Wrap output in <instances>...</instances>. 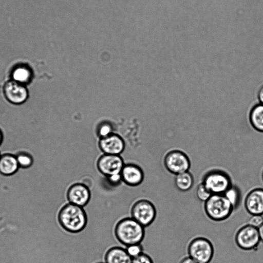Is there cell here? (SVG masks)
<instances>
[{"instance_id":"obj_17","label":"cell","mask_w":263,"mask_h":263,"mask_svg":"<svg viewBox=\"0 0 263 263\" xmlns=\"http://www.w3.org/2000/svg\"><path fill=\"white\" fill-rule=\"evenodd\" d=\"M18 166L15 155L10 153L1 154L0 157V173L5 176H11L18 170Z\"/></svg>"},{"instance_id":"obj_2","label":"cell","mask_w":263,"mask_h":263,"mask_svg":"<svg viewBox=\"0 0 263 263\" xmlns=\"http://www.w3.org/2000/svg\"><path fill=\"white\" fill-rule=\"evenodd\" d=\"M114 233L118 241L127 247L141 243L145 236V228L132 217H126L117 223Z\"/></svg>"},{"instance_id":"obj_7","label":"cell","mask_w":263,"mask_h":263,"mask_svg":"<svg viewBox=\"0 0 263 263\" xmlns=\"http://www.w3.org/2000/svg\"><path fill=\"white\" fill-rule=\"evenodd\" d=\"M164 165L166 170L174 175L189 171L191 161L188 156L180 150L168 152L164 158Z\"/></svg>"},{"instance_id":"obj_24","label":"cell","mask_w":263,"mask_h":263,"mask_svg":"<svg viewBox=\"0 0 263 263\" xmlns=\"http://www.w3.org/2000/svg\"><path fill=\"white\" fill-rule=\"evenodd\" d=\"M98 133L101 138L106 137L112 134V128L110 124L104 123L99 125Z\"/></svg>"},{"instance_id":"obj_33","label":"cell","mask_w":263,"mask_h":263,"mask_svg":"<svg viewBox=\"0 0 263 263\" xmlns=\"http://www.w3.org/2000/svg\"><path fill=\"white\" fill-rule=\"evenodd\" d=\"M98 263H105V262H98Z\"/></svg>"},{"instance_id":"obj_20","label":"cell","mask_w":263,"mask_h":263,"mask_svg":"<svg viewBox=\"0 0 263 263\" xmlns=\"http://www.w3.org/2000/svg\"><path fill=\"white\" fill-rule=\"evenodd\" d=\"M223 195L232 205L234 210L238 208L241 202V194L237 186L232 184Z\"/></svg>"},{"instance_id":"obj_30","label":"cell","mask_w":263,"mask_h":263,"mask_svg":"<svg viewBox=\"0 0 263 263\" xmlns=\"http://www.w3.org/2000/svg\"><path fill=\"white\" fill-rule=\"evenodd\" d=\"M258 234L260 241L263 242V223L258 228Z\"/></svg>"},{"instance_id":"obj_14","label":"cell","mask_w":263,"mask_h":263,"mask_svg":"<svg viewBox=\"0 0 263 263\" xmlns=\"http://www.w3.org/2000/svg\"><path fill=\"white\" fill-rule=\"evenodd\" d=\"M124 146L123 139L114 134L101 138L99 141L100 148L105 154L120 155L123 152Z\"/></svg>"},{"instance_id":"obj_31","label":"cell","mask_w":263,"mask_h":263,"mask_svg":"<svg viewBox=\"0 0 263 263\" xmlns=\"http://www.w3.org/2000/svg\"><path fill=\"white\" fill-rule=\"evenodd\" d=\"M3 139V135L2 131L0 129V145L1 144Z\"/></svg>"},{"instance_id":"obj_28","label":"cell","mask_w":263,"mask_h":263,"mask_svg":"<svg viewBox=\"0 0 263 263\" xmlns=\"http://www.w3.org/2000/svg\"><path fill=\"white\" fill-rule=\"evenodd\" d=\"M257 98L259 103L263 104V85L260 86L258 90Z\"/></svg>"},{"instance_id":"obj_32","label":"cell","mask_w":263,"mask_h":263,"mask_svg":"<svg viewBox=\"0 0 263 263\" xmlns=\"http://www.w3.org/2000/svg\"><path fill=\"white\" fill-rule=\"evenodd\" d=\"M262 181H263V171H262Z\"/></svg>"},{"instance_id":"obj_34","label":"cell","mask_w":263,"mask_h":263,"mask_svg":"<svg viewBox=\"0 0 263 263\" xmlns=\"http://www.w3.org/2000/svg\"><path fill=\"white\" fill-rule=\"evenodd\" d=\"M1 153H0V157H1Z\"/></svg>"},{"instance_id":"obj_13","label":"cell","mask_w":263,"mask_h":263,"mask_svg":"<svg viewBox=\"0 0 263 263\" xmlns=\"http://www.w3.org/2000/svg\"><path fill=\"white\" fill-rule=\"evenodd\" d=\"M120 174L122 182L130 186L140 185L144 178L142 169L134 163L125 164Z\"/></svg>"},{"instance_id":"obj_12","label":"cell","mask_w":263,"mask_h":263,"mask_svg":"<svg viewBox=\"0 0 263 263\" xmlns=\"http://www.w3.org/2000/svg\"><path fill=\"white\" fill-rule=\"evenodd\" d=\"M244 205L251 215H263V189L256 187L249 191L245 197Z\"/></svg>"},{"instance_id":"obj_10","label":"cell","mask_w":263,"mask_h":263,"mask_svg":"<svg viewBox=\"0 0 263 263\" xmlns=\"http://www.w3.org/2000/svg\"><path fill=\"white\" fill-rule=\"evenodd\" d=\"M3 92L6 100L10 103L20 105L28 98L29 93L26 85L11 80L7 81L3 87Z\"/></svg>"},{"instance_id":"obj_19","label":"cell","mask_w":263,"mask_h":263,"mask_svg":"<svg viewBox=\"0 0 263 263\" xmlns=\"http://www.w3.org/2000/svg\"><path fill=\"white\" fill-rule=\"evenodd\" d=\"M249 120L255 130L263 133V104L259 103L252 108L249 114Z\"/></svg>"},{"instance_id":"obj_26","label":"cell","mask_w":263,"mask_h":263,"mask_svg":"<svg viewBox=\"0 0 263 263\" xmlns=\"http://www.w3.org/2000/svg\"><path fill=\"white\" fill-rule=\"evenodd\" d=\"M132 263H154L152 258L147 254L143 253L133 258Z\"/></svg>"},{"instance_id":"obj_3","label":"cell","mask_w":263,"mask_h":263,"mask_svg":"<svg viewBox=\"0 0 263 263\" xmlns=\"http://www.w3.org/2000/svg\"><path fill=\"white\" fill-rule=\"evenodd\" d=\"M204 203V211L206 216L214 221L226 220L234 210L223 194H212Z\"/></svg>"},{"instance_id":"obj_21","label":"cell","mask_w":263,"mask_h":263,"mask_svg":"<svg viewBox=\"0 0 263 263\" xmlns=\"http://www.w3.org/2000/svg\"><path fill=\"white\" fill-rule=\"evenodd\" d=\"M18 166L21 168L30 167L34 163V158L30 154L25 152H21L15 155Z\"/></svg>"},{"instance_id":"obj_23","label":"cell","mask_w":263,"mask_h":263,"mask_svg":"<svg viewBox=\"0 0 263 263\" xmlns=\"http://www.w3.org/2000/svg\"><path fill=\"white\" fill-rule=\"evenodd\" d=\"M126 251L132 258H135L143 253V248L141 243L133 244L126 247Z\"/></svg>"},{"instance_id":"obj_9","label":"cell","mask_w":263,"mask_h":263,"mask_svg":"<svg viewBox=\"0 0 263 263\" xmlns=\"http://www.w3.org/2000/svg\"><path fill=\"white\" fill-rule=\"evenodd\" d=\"M124 164L120 155L104 154L98 159L97 167L99 172L106 177L120 174Z\"/></svg>"},{"instance_id":"obj_27","label":"cell","mask_w":263,"mask_h":263,"mask_svg":"<svg viewBox=\"0 0 263 263\" xmlns=\"http://www.w3.org/2000/svg\"><path fill=\"white\" fill-rule=\"evenodd\" d=\"M106 178L107 182L111 186L119 185L122 182L120 174L111 175Z\"/></svg>"},{"instance_id":"obj_16","label":"cell","mask_w":263,"mask_h":263,"mask_svg":"<svg viewBox=\"0 0 263 263\" xmlns=\"http://www.w3.org/2000/svg\"><path fill=\"white\" fill-rule=\"evenodd\" d=\"M32 77L31 69L25 64L16 65L11 73V80L24 85L30 82Z\"/></svg>"},{"instance_id":"obj_4","label":"cell","mask_w":263,"mask_h":263,"mask_svg":"<svg viewBox=\"0 0 263 263\" xmlns=\"http://www.w3.org/2000/svg\"><path fill=\"white\" fill-rule=\"evenodd\" d=\"M201 182L212 194H223L233 184L230 175L219 169L206 172L202 177Z\"/></svg>"},{"instance_id":"obj_6","label":"cell","mask_w":263,"mask_h":263,"mask_svg":"<svg viewBox=\"0 0 263 263\" xmlns=\"http://www.w3.org/2000/svg\"><path fill=\"white\" fill-rule=\"evenodd\" d=\"M130 214L133 218L145 228L154 222L157 212L155 206L151 201L143 199L133 204Z\"/></svg>"},{"instance_id":"obj_5","label":"cell","mask_w":263,"mask_h":263,"mask_svg":"<svg viewBox=\"0 0 263 263\" xmlns=\"http://www.w3.org/2000/svg\"><path fill=\"white\" fill-rule=\"evenodd\" d=\"M189 256L197 263H210L214 254L212 242L204 237L192 239L187 246Z\"/></svg>"},{"instance_id":"obj_25","label":"cell","mask_w":263,"mask_h":263,"mask_svg":"<svg viewBox=\"0 0 263 263\" xmlns=\"http://www.w3.org/2000/svg\"><path fill=\"white\" fill-rule=\"evenodd\" d=\"M263 223V216L261 215H251L248 220V224L258 228Z\"/></svg>"},{"instance_id":"obj_15","label":"cell","mask_w":263,"mask_h":263,"mask_svg":"<svg viewBox=\"0 0 263 263\" xmlns=\"http://www.w3.org/2000/svg\"><path fill=\"white\" fill-rule=\"evenodd\" d=\"M132 259L125 249L118 246L107 250L104 257L105 263H132Z\"/></svg>"},{"instance_id":"obj_18","label":"cell","mask_w":263,"mask_h":263,"mask_svg":"<svg viewBox=\"0 0 263 263\" xmlns=\"http://www.w3.org/2000/svg\"><path fill=\"white\" fill-rule=\"evenodd\" d=\"M174 184L180 191L185 192L191 190L194 182L193 175L189 171L175 175Z\"/></svg>"},{"instance_id":"obj_1","label":"cell","mask_w":263,"mask_h":263,"mask_svg":"<svg viewBox=\"0 0 263 263\" xmlns=\"http://www.w3.org/2000/svg\"><path fill=\"white\" fill-rule=\"evenodd\" d=\"M58 220L61 227L65 231L77 233L86 227L87 216L83 207L68 202L60 208Z\"/></svg>"},{"instance_id":"obj_29","label":"cell","mask_w":263,"mask_h":263,"mask_svg":"<svg viewBox=\"0 0 263 263\" xmlns=\"http://www.w3.org/2000/svg\"><path fill=\"white\" fill-rule=\"evenodd\" d=\"M180 263H197L194 259L190 256H187L183 258L180 262Z\"/></svg>"},{"instance_id":"obj_22","label":"cell","mask_w":263,"mask_h":263,"mask_svg":"<svg viewBox=\"0 0 263 263\" xmlns=\"http://www.w3.org/2000/svg\"><path fill=\"white\" fill-rule=\"evenodd\" d=\"M195 193L198 200L204 202L212 195L202 182L197 185Z\"/></svg>"},{"instance_id":"obj_8","label":"cell","mask_w":263,"mask_h":263,"mask_svg":"<svg viewBox=\"0 0 263 263\" xmlns=\"http://www.w3.org/2000/svg\"><path fill=\"white\" fill-rule=\"evenodd\" d=\"M235 241L237 247L241 250L256 249L260 242L257 228L248 224L241 227L236 233Z\"/></svg>"},{"instance_id":"obj_11","label":"cell","mask_w":263,"mask_h":263,"mask_svg":"<svg viewBox=\"0 0 263 263\" xmlns=\"http://www.w3.org/2000/svg\"><path fill=\"white\" fill-rule=\"evenodd\" d=\"M66 198L69 203L84 207L88 204L91 193L88 187L83 183H75L67 189Z\"/></svg>"}]
</instances>
